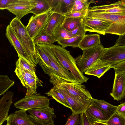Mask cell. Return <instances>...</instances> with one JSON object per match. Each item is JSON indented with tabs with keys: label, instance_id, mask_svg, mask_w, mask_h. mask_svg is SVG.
I'll return each mask as SVG.
<instances>
[{
	"label": "cell",
	"instance_id": "obj_1",
	"mask_svg": "<svg viewBox=\"0 0 125 125\" xmlns=\"http://www.w3.org/2000/svg\"><path fill=\"white\" fill-rule=\"evenodd\" d=\"M51 47L59 62L63 68L70 71L76 81L82 83L87 82L89 78L85 76L79 70L70 52L59 45L53 44Z\"/></svg>",
	"mask_w": 125,
	"mask_h": 125
},
{
	"label": "cell",
	"instance_id": "obj_2",
	"mask_svg": "<svg viewBox=\"0 0 125 125\" xmlns=\"http://www.w3.org/2000/svg\"><path fill=\"white\" fill-rule=\"evenodd\" d=\"M32 62L36 65L38 64L35 45L33 40L28 33L26 26L20 20L15 17L12 19L9 24Z\"/></svg>",
	"mask_w": 125,
	"mask_h": 125
},
{
	"label": "cell",
	"instance_id": "obj_3",
	"mask_svg": "<svg viewBox=\"0 0 125 125\" xmlns=\"http://www.w3.org/2000/svg\"><path fill=\"white\" fill-rule=\"evenodd\" d=\"M14 72L22 85L27 88L25 97L37 94V89L39 86H43L42 83L35 73L16 66Z\"/></svg>",
	"mask_w": 125,
	"mask_h": 125
},
{
	"label": "cell",
	"instance_id": "obj_4",
	"mask_svg": "<svg viewBox=\"0 0 125 125\" xmlns=\"http://www.w3.org/2000/svg\"><path fill=\"white\" fill-rule=\"evenodd\" d=\"M104 48L100 44L96 47L83 51L82 55L74 58L77 66L83 73H84L102 56Z\"/></svg>",
	"mask_w": 125,
	"mask_h": 125
},
{
	"label": "cell",
	"instance_id": "obj_5",
	"mask_svg": "<svg viewBox=\"0 0 125 125\" xmlns=\"http://www.w3.org/2000/svg\"><path fill=\"white\" fill-rule=\"evenodd\" d=\"M36 44L43 50L50 60L51 66L58 80L54 84L62 81L68 82L76 81L71 73L63 68L59 62L52 50L51 46L43 44Z\"/></svg>",
	"mask_w": 125,
	"mask_h": 125
},
{
	"label": "cell",
	"instance_id": "obj_6",
	"mask_svg": "<svg viewBox=\"0 0 125 125\" xmlns=\"http://www.w3.org/2000/svg\"><path fill=\"white\" fill-rule=\"evenodd\" d=\"M54 11L51 8L46 12L39 15H33L26 26L27 31L33 40L45 29Z\"/></svg>",
	"mask_w": 125,
	"mask_h": 125
},
{
	"label": "cell",
	"instance_id": "obj_7",
	"mask_svg": "<svg viewBox=\"0 0 125 125\" xmlns=\"http://www.w3.org/2000/svg\"><path fill=\"white\" fill-rule=\"evenodd\" d=\"M31 120L38 125H53L56 115L53 108L49 106L27 110Z\"/></svg>",
	"mask_w": 125,
	"mask_h": 125
},
{
	"label": "cell",
	"instance_id": "obj_8",
	"mask_svg": "<svg viewBox=\"0 0 125 125\" xmlns=\"http://www.w3.org/2000/svg\"><path fill=\"white\" fill-rule=\"evenodd\" d=\"M50 100L47 97L37 94L25 97L14 103L15 107L18 109L27 111L31 109L49 106Z\"/></svg>",
	"mask_w": 125,
	"mask_h": 125
},
{
	"label": "cell",
	"instance_id": "obj_9",
	"mask_svg": "<svg viewBox=\"0 0 125 125\" xmlns=\"http://www.w3.org/2000/svg\"><path fill=\"white\" fill-rule=\"evenodd\" d=\"M53 85L54 87L62 89L71 94L82 99L89 100L93 98L85 86L78 82H68L62 81Z\"/></svg>",
	"mask_w": 125,
	"mask_h": 125
},
{
	"label": "cell",
	"instance_id": "obj_10",
	"mask_svg": "<svg viewBox=\"0 0 125 125\" xmlns=\"http://www.w3.org/2000/svg\"><path fill=\"white\" fill-rule=\"evenodd\" d=\"M100 58L111 65L125 60V47L115 45L110 47L104 48Z\"/></svg>",
	"mask_w": 125,
	"mask_h": 125
},
{
	"label": "cell",
	"instance_id": "obj_11",
	"mask_svg": "<svg viewBox=\"0 0 125 125\" xmlns=\"http://www.w3.org/2000/svg\"><path fill=\"white\" fill-rule=\"evenodd\" d=\"M35 48L38 64L41 66L44 73L49 75L50 83L54 84L58 80L51 66L49 58L43 50L37 44H35Z\"/></svg>",
	"mask_w": 125,
	"mask_h": 125
},
{
	"label": "cell",
	"instance_id": "obj_12",
	"mask_svg": "<svg viewBox=\"0 0 125 125\" xmlns=\"http://www.w3.org/2000/svg\"><path fill=\"white\" fill-rule=\"evenodd\" d=\"M56 88L66 97L71 107L72 114H80L85 111L92 102V99L88 100L82 99L71 94L62 89Z\"/></svg>",
	"mask_w": 125,
	"mask_h": 125
},
{
	"label": "cell",
	"instance_id": "obj_13",
	"mask_svg": "<svg viewBox=\"0 0 125 125\" xmlns=\"http://www.w3.org/2000/svg\"><path fill=\"white\" fill-rule=\"evenodd\" d=\"M114 70V82L110 95L114 100L119 101L123 99L125 96V71Z\"/></svg>",
	"mask_w": 125,
	"mask_h": 125
},
{
	"label": "cell",
	"instance_id": "obj_14",
	"mask_svg": "<svg viewBox=\"0 0 125 125\" xmlns=\"http://www.w3.org/2000/svg\"><path fill=\"white\" fill-rule=\"evenodd\" d=\"M82 24L86 32H95L104 35L105 31L112 23L85 16Z\"/></svg>",
	"mask_w": 125,
	"mask_h": 125
},
{
	"label": "cell",
	"instance_id": "obj_15",
	"mask_svg": "<svg viewBox=\"0 0 125 125\" xmlns=\"http://www.w3.org/2000/svg\"><path fill=\"white\" fill-rule=\"evenodd\" d=\"M105 13L125 14V0H122L110 4L94 6L88 8L87 13Z\"/></svg>",
	"mask_w": 125,
	"mask_h": 125
},
{
	"label": "cell",
	"instance_id": "obj_16",
	"mask_svg": "<svg viewBox=\"0 0 125 125\" xmlns=\"http://www.w3.org/2000/svg\"><path fill=\"white\" fill-rule=\"evenodd\" d=\"M31 9L29 0H13L6 8L20 20L24 16L30 13Z\"/></svg>",
	"mask_w": 125,
	"mask_h": 125
},
{
	"label": "cell",
	"instance_id": "obj_17",
	"mask_svg": "<svg viewBox=\"0 0 125 125\" xmlns=\"http://www.w3.org/2000/svg\"><path fill=\"white\" fill-rule=\"evenodd\" d=\"M25 110L21 109L8 116L7 124L9 125H36L31 119Z\"/></svg>",
	"mask_w": 125,
	"mask_h": 125
},
{
	"label": "cell",
	"instance_id": "obj_18",
	"mask_svg": "<svg viewBox=\"0 0 125 125\" xmlns=\"http://www.w3.org/2000/svg\"><path fill=\"white\" fill-rule=\"evenodd\" d=\"M5 35L10 43L16 51L18 54L19 55L27 60L33 63L31 60L18 39L15 33L9 24L7 27Z\"/></svg>",
	"mask_w": 125,
	"mask_h": 125
},
{
	"label": "cell",
	"instance_id": "obj_19",
	"mask_svg": "<svg viewBox=\"0 0 125 125\" xmlns=\"http://www.w3.org/2000/svg\"><path fill=\"white\" fill-rule=\"evenodd\" d=\"M54 12L64 15L71 12L75 0H46Z\"/></svg>",
	"mask_w": 125,
	"mask_h": 125
},
{
	"label": "cell",
	"instance_id": "obj_20",
	"mask_svg": "<svg viewBox=\"0 0 125 125\" xmlns=\"http://www.w3.org/2000/svg\"><path fill=\"white\" fill-rule=\"evenodd\" d=\"M14 93L11 91L6 92L0 99V125L7 120L10 106L12 103Z\"/></svg>",
	"mask_w": 125,
	"mask_h": 125
},
{
	"label": "cell",
	"instance_id": "obj_21",
	"mask_svg": "<svg viewBox=\"0 0 125 125\" xmlns=\"http://www.w3.org/2000/svg\"><path fill=\"white\" fill-rule=\"evenodd\" d=\"M112 68V65L100 58L92 65L84 73L86 74L94 76L100 79Z\"/></svg>",
	"mask_w": 125,
	"mask_h": 125
},
{
	"label": "cell",
	"instance_id": "obj_22",
	"mask_svg": "<svg viewBox=\"0 0 125 125\" xmlns=\"http://www.w3.org/2000/svg\"><path fill=\"white\" fill-rule=\"evenodd\" d=\"M85 16L111 23L117 21H125V14L87 13Z\"/></svg>",
	"mask_w": 125,
	"mask_h": 125
},
{
	"label": "cell",
	"instance_id": "obj_23",
	"mask_svg": "<svg viewBox=\"0 0 125 125\" xmlns=\"http://www.w3.org/2000/svg\"><path fill=\"white\" fill-rule=\"evenodd\" d=\"M85 112L89 117L94 121L105 122L109 118L107 114L92 101Z\"/></svg>",
	"mask_w": 125,
	"mask_h": 125
},
{
	"label": "cell",
	"instance_id": "obj_24",
	"mask_svg": "<svg viewBox=\"0 0 125 125\" xmlns=\"http://www.w3.org/2000/svg\"><path fill=\"white\" fill-rule=\"evenodd\" d=\"M100 44L99 35L91 34L85 35L79 43L78 46L83 51L96 47Z\"/></svg>",
	"mask_w": 125,
	"mask_h": 125
},
{
	"label": "cell",
	"instance_id": "obj_25",
	"mask_svg": "<svg viewBox=\"0 0 125 125\" xmlns=\"http://www.w3.org/2000/svg\"><path fill=\"white\" fill-rule=\"evenodd\" d=\"M65 18L64 15L53 12L47 26L43 31L52 35L55 29L62 24Z\"/></svg>",
	"mask_w": 125,
	"mask_h": 125
},
{
	"label": "cell",
	"instance_id": "obj_26",
	"mask_svg": "<svg viewBox=\"0 0 125 125\" xmlns=\"http://www.w3.org/2000/svg\"><path fill=\"white\" fill-rule=\"evenodd\" d=\"M31 9L30 13L35 15L44 13L51 8L46 0H29Z\"/></svg>",
	"mask_w": 125,
	"mask_h": 125
},
{
	"label": "cell",
	"instance_id": "obj_27",
	"mask_svg": "<svg viewBox=\"0 0 125 125\" xmlns=\"http://www.w3.org/2000/svg\"><path fill=\"white\" fill-rule=\"evenodd\" d=\"M92 101L96 106L105 112L109 118L116 113L117 106L112 105L104 100H100L93 98Z\"/></svg>",
	"mask_w": 125,
	"mask_h": 125
},
{
	"label": "cell",
	"instance_id": "obj_28",
	"mask_svg": "<svg viewBox=\"0 0 125 125\" xmlns=\"http://www.w3.org/2000/svg\"><path fill=\"white\" fill-rule=\"evenodd\" d=\"M105 34L122 35L125 34V21H117L112 23L105 31Z\"/></svg>",
	"mask_w": 125,
	"mask_h": 125
},
{
	"label": "cell",
	"instance_id": "obj_29",
	"mask_svg": "<svg viewBox=\"0 0 125 125\" xmlns=\"http://www.w3.org/2000/svg\"><path fill=\"white\" fill-rule=\"evenodd\" d=\"M46 94L49 96H52L53 99L64 106L71 109V107L65 97L55 87L53 86Z\"/></svg>",
	"mask_w": 125,
	"mask_h": 125
},
{
	"label": "cell",
	"instance_id": "obj_30",
	"mask_svg": "<svg viewBox=\"0 0 125 125\" xmlns=\"http://www.w3.org/2000/svg\"><path fill=\"white\" fill-rule=\"evenodd\" d=\"M84 17L78 18L65 17L61 25L65 29L70 32L79 24L82 23Z\"/></svg>",
	"mask_w": 125,
	"mask_h": 125
},
{
	"label": "cell",
	"instance_id": "obj_31",
	"mask_svg": "<svg viewBox=\"0 0 125 125\" xmlns=\"http://www.w3.org/2000/svg\"><path fill=\"white\" fill-rule=\"evenodd\" d=\"M35 45L43 44L51 46L56 42L52 35L42 31L33 40Z\"/></svg>",
	"mask_w": 125,
	"mask_h": 125
},
{
	"label": "cell",
	"instance_id": "obj_32",
	"mask_svg": "<svg viewBox=\"0 0 125 125\" xmlns=\"http://www.w3.org/2000/svg\"><path fill=\"white\" fill-rule=\"evenodd\" d=\"M83 36L77 35L69 39L59 40L57 42L63 48L68 46L73 48L78 47V44Z\"/></svg>",
	"mask_w": 125,
	"mask_h": 125
},
{
	"label": "cell",
	"instance_id": "obj_33",
	"mask_svg": "<svg viewBox=\"0 0 125 125\" xmlns=\"http://www.w3.org/2000/svg\"><path fill=\"white\" fill-rule=\"evenodd\" d=\"M52 35L56 42L61 40L68 39L73 37L70 32L65 29L61 25L55 29Z\"/></svg>",
	"mask_w": 125,
	"mask_h": 125
},
{
	"label": "cell",
	"instance_id": "obj_34",
	"mask_svg": "<svg viewBox=\"0 0 125 125\" xmlns=\"http://www.w3.org/2000/svg\"><path fill=\"white\" fill-rule=\"evenodd\" d=\"M18 55V59L16 62V66L19 67L33 72H35L36 65L19 55Z\"/></svg>",
	"mask_w": 125,
	"mask_h": 125
},
{
	"label": "cell",
	"instance_id": "obj_35",
	"mask_svg": "<svg viewBox=\"0 0 125 125\" xmlns=\"http://www.w3.org/2000/svg\"><path fill=\"white\" fill-rule=\"evenodd\" d=\"M105 123L107 125H125V118L115 113Z\"/></svg>",
	"mask_w": 125,
	"mask_h": 125
},
{
	"label": "cell",
	"instance_id": "obj_36",
	"mask_svg": "<svg viewBox=\"0 0 125 125\" xmlns=\"http://www.w3.org/2000/svg\"><path fill=\"white\" fill-rule=\"evenodd\" d=\"M80 114H72L67 118L65 125H78L80 124Z\"/></svg>",
	"mask_w": 125,
	"mask_h": 125
},
{
	"label": "cell",
	"instance_id": "obj_37",
	"mask_svg": "<svg viewBox=\"0 0 125 125\" xmlns=\"http://www.w3.org/2000/svg\"><path fill=\"white\" fill-rule=\"evenodd\" d=\"M88 9L74 12H71L64 15L65 17L78 18L85 16Z\"/></svg>",
	"mask_w": 125,
	"mask_h": 125
},
{
	"label": "cell",
	"instance_id": "obj_38",
	"mask_svg": "<svg viewBox=\"0 0 125 125\" xmlns=\"http://www.w3.org/2000/svg\"><path fill=\"white\" fill-rule=\"evenodd\" d=\"M73 37L77 35L83 36L86 32L85 31L82 23L79 24L72 31H70Z\"/></svg>",
	"mask_w": 125,
	"mask_h": 125
},
{
	"label": "cell",
	"instance_id": "obj_39",
	"mask_svg": "<svg viewBox=\"0 0 125 125\" xmlns=\"http://www.w3.org/2000/svg\"><path fill=\"white\" fill-rule=\"evenodd\" d=\"M91 2V1L86 0L85 1L81 4L74 5L71 12L76 11L88 9L89 6Z\"/></svg>",
	"mask_w": 125,
	"mask_h": 125
},
{
	"label": "cell",
	"instance_id": "obj_40",
	"mask_svg": "<svg viewBox=\"0 0 125 125\" xmlns=\"http://www.w3.org/2000/svg\"><path fill=\"white\" fill-rule=\"evenodd\" d=\"M80 125H90L89 118L85 111L80 114Z\"/></svg>",
	"mask_w": 125,
	"mask_h": 125
},
{
	"label": "cell",
	"instance_id": "obj_41",
	"mask_svg": "<svg viewBox=\"0 0 125 125\" xmlns=\"http://www.w3.org/2000/svg\"><path fill=\"white\" fill-rule=\"evenodd\" d=\"M116 113L120 115L125 118V102L117 106Z\"/></svg>",
	"mask_w": 125,
	"mask_h": 125
},
{
	"label": "cell",
	"instance_id": "obj_42",
	"mask_svg": "<svg viewBox=\"0 0 125 125\" xmlns=\"http://www.w3.org/2000/svg\"><path fill=\"white\" fill-rule=\"evenodd\" d=\"M112 68L121 71H125V60L115 65H112Z\"/></svg>",
	"mask_w": 125,
	"mask_h": 125
},
{
	"label": "cell",
	"instance_id": "obj_43",
	"mask_svg": "<svg viewBox=\"0 0 125 125\" xmlns=\"http://www.w3.org/2000/svg\"><path fill=\"white\" fill-rule=\"evenodd\" d=\"M115 45L125 47V34L119 35V38L116 40Z\"/></svg>",
	"mask_w": 125,
	"mask_h": 125
},
{
	"label": "cell",
	"instance_id": "obj_44",
	"mask_svg": "<svg viewBox=\"0 0 125 125\" xmlns=\"http://www.w3.org/2000/svg\"><path fill=\"white\" fill-rule=\"evenodd\" d=\"M13 0H0V9H6L8 5Z\"/></svg>",
	"mask_w": 125,
	"mask_h": 125
},
{
	"label": "cell",
	"instance_id": "obj_45",
	"mask_svg": "<svg viewBox=\"0 0 125 125\" xmlns=\"http://www.w3.org/2000/svg\"><path fill=\"white\" fill-rule=\"evenodd\" d=\"M93 120L94 125H107L105 122Z\"/></svg>",
	"mask_w": 125,
	"mask_h": 125
},
{
	"label": "cell",
	"instance_id": "obj_46",
	"mask_svg": "<svg viewBox=\"0 0 125 125\" xmlns=\"http://www.w3.org/2000/svg\"><path fill=\"white\" fill-rule=\"evenodd\" d=\"M88 117H89V120H90V125H94V123H93V120L90 117H89V116H88Z\"/></svg>",
	"mask_w": 125,
	"mask_h": 125
},
{
	"label": "cell",
	"instance_id": "obj_47",
	"mask_svg": "<svg viewBox=\"0 0 125 125\" xmlns=\"http://www.w3.org/2000/svg\"><path fill=\"white\" fill-rule=\"evenodd\" d=\"M6 125H8V124H6Z\"/></svg>",
	"mask_w": 125,
	"mask_h": 125
},
{
	"label": "cell",
	"instance_id": "obj_48",
	"mask_svg": "<svg viewBox=\"0 0 125 125\" xmlns=\"http://www.w3.org/2000/svg\"><path fill=\"white\" fill-rule=\"evenodd\" d=\"M36 124V125H37V124Z\"/></svg>",
	"mask_w": 125,
	"mask_h": 125
}]
</instances>
